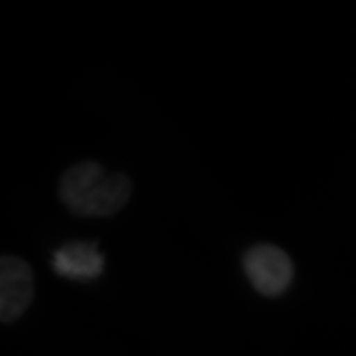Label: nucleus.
Here are the masks:
<instances>
[{
	"label": "nucleus",
	"instance_id": "1",
	"mask_svg": "<svg viewBox=\"0 0 356 356\" xmlns=\"http://www.w3.org/2000/svg\"><path fill=\"white\" fill-rule=\"evenodd\" d=\"M58 195L68 211L78 217H108L124 208L131 184L122 173H106L95 161L72 165L61 175Z\"/></svg>",
	"mask_w": 356,
	"mask_h": 356
},
{
	"label": "nucleus",
	"instance_id": "2",
	"mask_svg": "<svg viewBox=\"0 0 356 356\" xmlns=\"http://www.w3.org/2000/svg\"><path fill=\"white\" fill-rule=\"evenodd\" d=\"M242 264L252 287L262 296L271 298L282 296L294 276L291 257L282 248L270 243L249 248Z\"/></svg>",
	"mask_w": 356,
	"mask_h": 356
},
{
	"label": "nucleus",
	"instance_id": "3",
	"mask_svg": "<svg viewBox=\"0 0 356 356\" xmlns=\"http://www.w3.org/2000/svg\"><path fill=\"white\" fill-rule=\"evenodd\" d=\"M33 296L31 266L17 256H0V322L10 323L22 316Z\"/></svg>",
	"mask_w": 356,
	"mask_h": 356
},
{
	"label": "nucleus",
	"instance_id": "4",
	"mask_svg": "<svg viewBox=\"0 0 356 356\" xmlns=\"http://www.w3.org/2000/svg\"><path fill=\"white\" fill-rule=\"evenodd\" d=\"M51 266L59 277L75 282H89L101 276L105 259L97 243L72 241L54 252Z\"/></svg>",
	"mask_w": 356,
	"mask_h": 356
}]
</instances>
